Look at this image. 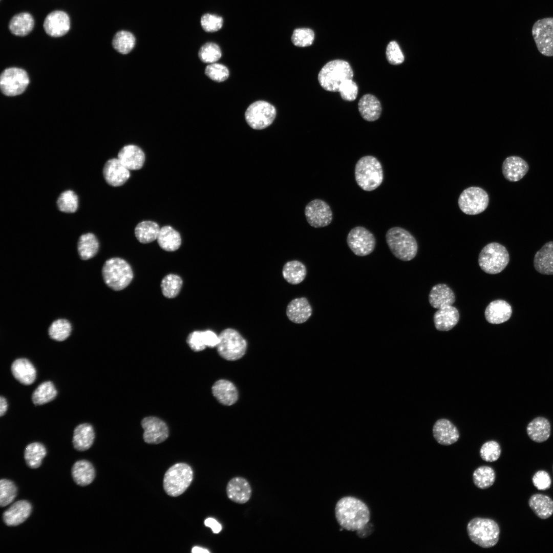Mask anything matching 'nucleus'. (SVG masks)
<instances>
[{
	"label": "nucleus",
	"instance_id": "9d476101",
	"mask_svg": "<svg viewBox=\"0 0 553 553\" xmlns=\"http://www.w3.org/2000/svg\"><path fill=\"white\" fill-rule=\"evenodd\" d=\"M458 205L464 214L475 215L481 213L488 206L489 197L483 189L471 186L465 189L458 198Z\"/></svg>",
	"mask_w": 553,
	"mask_h": 553
},
{
	"label": "nucleus",
	"instance_id": "c85d7f7f",
	"mask_svg": "<svg viewBox=\"0 0 553 553\" xmlns=\"http://www.w3.org/2000/svg\"><path fill=\"white\" fill-rule=\"evenodd\" d=\"M11 369L14 378L23 385H31L36 378L35 368L26 358L15 360L12 364Z\"/></svg>",
	"mask_w": 553,
	"mask_h": 553
},
{
	"label": "nucleus",
	"instance_id": "aec40b11",
	"mask_svg": "<svg viewBox=\"0 0 553 553\" xmlns=\"http://www.w3.org/2000/svg\"><path fill=\"white\" fill-rule=\"evenodd\" d=\"M252 490L250 484L244 478L236 477L230 479L226 486V494L232 501L244 504L250 498Z\"/></svg>",
	"mask_w": 553,
	"mask_h": 553
},
{
	"label": "nucleus",
	"instance_id": "4468645a",
	"mask_svg": "<svg viewBox=\"0 0 553 553\" xmlns=\"http://www.w3.org/2000/svg\"><path fill=\"white\" fill-rule=\"evenodd\" d=\"M347 242L351 251L360 257L371 253L376 245L374 235L363 226H356L351 229L347 236Z\"/></svg>",
	"mask_w": 553,
	"mask_h": 553
},
{
	"label": "nucleus",
	"instance_id": "79ce46f5",
	"mask_svg": "<svg viewBox=\"0 0 553 553\" xmlns=\"http://www.w3.org/2000/svg\"><path fill=\"white\" fill-rule=\"evenodd\" d=\"M57 395V391L53 384L47 381L40 384L34 391L32 400L35 405H42L53 400Z\"/></svg>",
	"mask_w": 553,
	"mask_h": 553
},
{
	"label": "nucleus",
	"instance_id": "f03ea898",
	"mask_svg": "<svg viewBox=\"0 0 553 553\" xmlns=\"http://www.w3.org/2000/svg\"><path fill=\"white\" fill-rule=\"evenodd\" d=\"M355 178L358 185L364 190L370 192L375 189L384 179L380 162L373 156L361 157L355 165Z\"/></svg>",
	"mask_w": 553,
	"mask_h": 553
},
{
	"label": "nucleus",
	"instance_id": "8fccbe9b",
	"mask_svg": "<svg viewBox=\"0 0 553 553\" xmlns=\"http://www.w3.org/2000/svg\"><path fill=\"white\" fill-rule=\"evenodd\" d=\"M198 55L202 61L212 63L219 60L222 56V52L217 44L210 42L205 44L201 47Z\"/></svg>",
	"mask_w": 553,
	"mask_h": 553
},
{
	"label": "nucleus",
	"instance_id": "6e6552de",
	"mask_svg": "<svg viewBox=\"0 0 553 553\" xmlns=\"http://www.w3.org/2000/svg\"><path fill=\"white\" fill-rule=\"evenodd\" d=\"M193 478L192 468L184 463H178L165 473L163 486L165 492L173 497L183 494L190 484Z\"/></svg>",
	"mask_w": 553,
	"mask_h": 553
},
{
	"label": "nucleus",
	"instance_id": "20e7f679",
	"mask_svg": "<svg viewBox=\"0 0 553 553\" xmlns=\"http://www.w3.org/2000/svg\"><path fill=\"white\" fill-rule=\"evenodd\" d=\"M466 530L470 539L481 547H492L499 541L500 528L492 519L473 518L468 523Z\"/></svg>",
	"mask_w": 553,
	"mask_h": 553
},
{
	"label": "nucleus",
	"instance_id": "9b49d317",
	"mask_svg": "<svg viewBox=\"0 0 553 553\" xmlns=\"http://www.w3.org/2000/svg\"><path fill=\"white\" fill-rule=\"evenodd\" d=\"M276 110L268 102L259 100L251 104L247 109L245 117L248 125L255 130H262L269 126L273 121Z\"/></svg>",
	"mask_w": 553,
	"mask_h": 553
},
{
	"label": "nucleus",
	"instance_id": "39448f33",
	"mask_svg": "<svg viewBox=\"0 0 553 553\" xmlns=\"http://www.w3.org/2000/svg\"><path fill=\"white\" fill-rule=\"evenodd\" d=\"M353 70L349 63L345 60L335 59L327 62L321 69L318 75L321 86L330 92H338L341 83L347 79H352Z\"/></svg>",
	"mask_w": 553,
	"mask_h": 553
},
{
	"label": "nucleus",
	"instance_id": "c03bdc74",
	"mask_svg": "<svg viewBox=\"0 0 553 553\" xmlns=\"http://www.w3.org/2000/svg\"><path fill=\"white\" fill-rule=\"evenodd\" d=\"M135 40V37L132 33L121 30L117 32L114 35L112 40V45L117 52L126 54L130 52L134 48Z\"/></svg>",
	"mask_w": 553,
	"mask_h": 553
},
{
	"label": "nucleus",
	"instance_id": "c9c22d12",
	"mask_svg": "<svg viewBox=\"0 0 553 553\" xmlns=\"http://www.w3.org/2000/svg\"><path fill=\"white\" fill-rule=\"evenodd\" d=\"M157 240L159 246L167 251H175L181 244L179 232L169 225L160 228Z\"/></svg>",
	"mask_w": 553,
	"mask_h": 553
},
{
	"label": "nucleus",
	"instance_id": "2f4dec72",
	"mask_svg": "<svg viewBox=\"0 0 553 553\" xmlns=\"http://www.w3.org/2000/svg\"><path fill=\"white\" fill-rule=\"evenodd\" d=\"M95 433L92 426L87 423L80 424L74 430L73 444L77 451L88 450L93 444Z\"/></svg>",
	"mask_w": 553,
	"mask_h": 553
},
{
	"label": "nucleus",
	"instance_id": "bf43d9fd",
	"mask_svg": "<svg viewBox=\"0 0 553 553\" xmlns=\"http://www.w3.org/2000/svg\"><path fill=\"white\" fill-rule=\"evenodd\" d=\"M532 482L534 485L539 490L548 489L551 484V480L549 474L543 470L538 471L533 477Z\"/></svg>",
	"mask_w": 553,
	"mask_h": 553
},
{
	"label": "nucleus",
	"instance_id": "6ab92c4d",
	"mask_svg": "<svg viewBox=\"0 0 553 553\" xmlns=\"http://www.w3.org/2000/svg\"><path fill=\"white\" fill-rule=\"evenodd\" d=\"M32 512V505L27 500H19L5 511L3 514V520L8 526H16L24 523Z\"/></svg>",
	"mask_w": 553,
	"mask_h": 553
},
{
	"label": "nucleus",
	"instance_id": "72a5a7b5",
	"mask_svg": "<svg viewBox=\"0 0 553 553\" xmlns=\"http://www.w3.org/2000/svg\"><path fill=\"white\" fill-rule=\"evenodd\" d=\"M551 426L548 420L543 417H537L532 420L526 427L528 437L538 443L547 440L550 435Z\"/></svg>",
	"mask_w": 553,
	"mask_h": 553
},
{
	"label": "nucleus",
	"instance_id": "a19ab883",
	"mask_svg": "<svg viewBox=\"0 0 553 553\" xmlns=\"http://www.w3.org/2000/svg\"><path fill=\"white\" fill-rule=\"evenodd\" d=\"M47 455L45 446L39 442L29 444L25 448L24 458L27 465L31 469L39 467Z\"/></svg>",
	"mask_w": 553,
	"mask_h": 553
},
{
	"label": "nucleus",
	"instance_id": "dca6fc26",
	"mask_svg": "<svg viewBox=\"0 0 553 553\" xmlns=\"http://www.w3.org/2000/svg\"><path fill=\"white\" fill-rule=\"evenodd\" d=\"M141 426L144 430V440L147 443L158 444L168 437V429L166 424L157 417L144 418L141 421Z\"/></svg>",
	"mask_w": 553,
	"mask_h": 553
},
{
	"label": "nucleus",
	"instance_id": "412c9836",
	"mask_svg": "<svg viewBox=\"0 0 553 553\" xmlns=\"http://www.w3.org/2000/svg\"><path fill=\"white\" fill-rule=\"evenodd\" d=\"M433 434L436 441L443 445H451L458 440V429L450 420L440 419L436 421L433 428Z\"/></svg>",
	"mask_w": 553,
	"mask_h": 553
},
{
	"label": "nucleus",
	"instance_id": "052dcab7",
	"mask_svg": "<svg viewBox=\"0 0 553 553\" xmlns=\"http://www.w3.org/2000/svg\"><path fill=\"white\" fill-rule=\"evenodd\" d=\"M207 347L214 348L217 347L219 343V335L211 330L204 331Z\"/></svg>",
	"mask_w": 553,
	"mask_h": 553
},
{
	"label": "nucleus",
	"instance_id": "6e6d98bb",
	"mask_svg": "<svg viewBox=\"0 0 553 553\" xmlns=\"http://www.w3.org/2000/svg\"><path fill=\"white\" fill-rule=\"evenodd\" d=\"M338 92L344 100L352 101L356 98L358 87L352 79H347L341 83Z\"/></svg>",
	"mask_w": 553,
	"mask_h": 553
},
{
	"label": "nucleus",
	"instance_id": "1a4fd4ad",
	"mask_svg": "<svg viewBox=\"0 0 553 553\" xmlns=\"http://www.w3.org/2000/svg\"><path fill=\"white\" fill-rule=\"evenodd\" d=\"M219 343L217 346L220 355L228 360L241 358L245 353L247 342L236 330L226 328L219 335Z\"/></svg>",
	"mask_w": 553,
	"mask_h": 553
},
{
	"label": "nucleus",
	"instance_id": "864d4df0",
	"mask_svg": "<svg viewBox=\"0 0 553 553\" xmlns=\"http://www.w3.org/2000/svg\"><path fill=\"white\" fill-rule=\"evenodd\" d=\"M205 74L217 82H222L227 79L229 72L227 68L221 63H212L208 65L205 70Z\"/></svg>",
	"mask_w": 553,
	"mask_h": 553
},
{
	"label": "nucleus",
	"instance_id": "7ed1b4c3",
	"mask_svg": "<svg viewBox=\"0 0 553 553\" xmlns=\"http://www.w3.org/2000/svg\"><path fill=\"white\" fill-rule=\"evenodd\" d=\"M386 240L393 255L403 261L412 260L416 255L418 245L415 238L408 230L393 227L387 231Z\"/></svg>",
	"mask_w": 553,
	"mask_h": 553
},
{
	"label": "nucleus",
	"instance_id": "bb28decb",
	"mask_svg": "<svg viewBox=\"0 0 553 553\" xmlns=\"http://www.w3.org/2000/svg\"><path fill=\"white\" fill-rule=\"evenodd\" d=\"M429 301L432 307L438 309L452 305L455 301V296L448 285L438 284L432 288L429 295Z\"/></svg>",
	"mask_w": 553,
	"mask_h": 553
},
{
	"label": "nucleus",
	"instance_id": "e2e57ef3",
	"mask_svg": "<svg viewBox=\"0 0 553 553\" xmlns=\"http://www.w3.org/2000/svg\"><path fill=\"white\" fill-rule=\"evenodd\" d=\"M7 402L5 398L0 397V416H3L7 410Z\"/></svg>",
	"mask_w": 553,
	"mask_h": 553
},
{
	"label": "nucleus",
	"instance_id": "cd10ccee",
	"mask_svg": "<svg viewBox=\"0 0 553 553\" xmlns=\"http://www.w3.org/2000/svg\"><path fill=\"white\" fill-rule=\"evenodd\" d=\"M534 265L539 273L553 274V241L545 243L535 254Z\"/></svg>",
	"mask_w": 553,
	"mask_h": 553
},
{
	"label": "nucleus",
	"instance_id": "3c124183",
	"mask_svg": "<svg viewBox=\"0 0 553 553\" xmlns=\"http://www.w3.org/2000/svg\"><path fill=\"white\" fill-rule=\"evenodd\" d=\"M314 39V33L309 28H302L295 29L291 36L294 45L305 47L311 45Z\"/></svg>",
	"mask_w": 553,
	"mask_h": 553
},
{
	"label": "nucleus",
	"instance_id": "a878e982",
	"mask_svg": "<svg viewBox=\"0 0 553 553\" xmlns=\"http://www.w3.org/2000/svg\"><path fill=\"white\" fill-rule=\"evenodd\" d=\"M459 317L458 309L452 305L438 309L433 316L435 328L441 331L450 330L457 325Z\"/></svg>",
	"mask_w": 553,
	"mask_h": 553
},
{
	"label": "nucleus",
	"instance_id": "de8ad7c7",
	"mask_svg": "<svg viewBox=\"0 0 553 553\" xmlns=\"http://www.w3.org/2000/svg\"><path fill=\"white\" fill-rule=\"evenodd\" d=\"M57 204L61 211L67 213L74 212L78 208V197L71 190L64 191L59 196Z\"/></svg>",
	"mask_w": 553,
	"mask_h": 553
},
{
	"label": "nucleus",
	"instance_id": "393cba45",
	"mask_svg": "<svg viewBox=\"0 0 553 553\" xmlns=\"http://www.w3.org/2000/svg\"><path fill=\"white\" fill-rule=\"evenodd\" d=\"M118 158L129 170H138L145 161V154L138 146L129 144L123 146L118 154Z\"/></svg>",
	"mask_w": 553,
	"mask_h": 553
},
{
	"label": "nucleus",
	"instance_id": "5701e85b",
	"mask_svg": "<svg viewBox=\"0 0 553 553\" xmlns=\"http://www.w3.org/2000/svg\"><path fill=\"white\" fill-rule=\"evenodd\" d=\"M312 313L311 306L308 300L304 297L292 300L286 308L287 317L290 321L296 324L306 322Z\"/></svg>",
	"mask_w": 553,
	"mask_h": 553
},
{
	"label": "nucleus",
	"instance_id": "423d86ee",
	"mask_svg": "<svg viewBox=\"0 0 553 553\" xmlns=\"http://www.w3.org/2000/svg\"><path fill=\"white\" fill-rule=\"evenodd\" d=\"M102 273L105 284L116 291L126 288L133 278V272L130 264L119 258H112L107 260L103 264Z\"/></svg>",
	"mask_w": 553,
	"mask_h": 553
},
{
	"label": "nucleus",
	"instance_id": "ddd939ff",
	"mask_svg": "<svg viewBox=\"0 0 553 553\" xmlns=\"http://www.w3.org/2000/svg\"><path fill=\"white\" fill-rule=\"evenodd\" d=\"M531 33L539 52L546 56H553V17L537 20Z\"/></svg>",
	"mask_w": 553,
	"mask_h": 553
},
{
	"label": "nucleus",
	"instance_id": "49530a36",
	"mask_svg": "<svg viewBox=\"0 0 553 553\" xmlns=\"http://www.w3.org/2000/svg\"><path fill=\"white\" fill-rule=\"evenodd\" d=\"M71 325L66 319H58L54 321L49 328L50 337L56 341H63L70 334Z\"/></svg>",
	"mask_w": 553,
	"mask_h": 553
},
{
	"label": "nucleus",
	"instance_id": "f8f14e48",
	"mask_svg": "<svg viewBox=\"0 0 553 553\" xmlns=\"http://www.w3.org/2000/svg\"><path fill=\"white\" fill-rule=\"evenodd\" d=\"M29 83L27 73L23 69L11 67L4 70L0 76V88L3 94L14 96L23 93Z\"/></svg>",
	"mask_w": 553,
	"mask_h": 553
},
{
	"label": "nucleus",
	"instance_id": "4d7b16f0",
	"mask_svg": "<svg viewBox=\"0 0 553 553\" xmlns=\"http://www.w3.org/2000/svg\"><path fill=\"white\" fill-rule=\"evenodd\" d=\"M386 55L387 60L391 65H399L404 61V56L399 45L395 41H392L388 45Z\"/></svg>",
	"mask_w": 553,
	"mask_h": 553
},
{
	"label": "nucleus",
	"instance_id": "4be33fe9",
	"mask_svg": "<svg viewBox=\"0 0 553 553\" xmlns=\"http://www.w3.org/2000/svg\"><path fill=\"white\" fill-rule=\"evenodd\" d=\"M529 169L527 162L519 156H512L507 157L502 165L504 177L510 182L520 180L526 174Z\"/></svg>",
	"mask_w": 553,
	"mask_h": 553
},
{
	"label": "nucleus",
	"instance_id": "58836bf2",
	"mask_svg": "<svg viewBox=\"0 0 553 553\" xmlns=\"http://www.w3.org/2000/svg\"><path fill=\"white\" fill-rule=\"evenodd\" d=\"M160 229L157 223L151 221H144L136 225L135 235L139 242L146 244L157 240Z\"/></svg>",
	"mask_w": 553,
	"mask_h": 553
},
{
	"label": "nucleus",
	"instance_id": "f3484780",
	"mask_svg": "<svg viewBox=\"0 0 553 553\" xmlns=\"http://www.w3.org/2000/svg\"><path fill=\"white\" fill-rule=\"evenodd\" d=\"M70 18L69 15L61 10H55L46 17L43 27L45 32L54 37H61L66 34L70 29Z\"/></svg>",
	"mask_w": 553,
	"mask_h": 553
},
{
	"label": "nucleus",
	"instance_id": "473e14b6",
	"mask_svg": "<svg viewBox=\"0 0 553 553\" xmlns=\"http://www.w3.org/2000/svg\"><path fill=\"white\" fill-rule=\"evenodd\" d=\"M358 108L361 117L368 121H373L380 116L381 107L379 101L373 95L366 94L359 99Z\"/></svg>",
	"mask_w": 553,
	"mask_h": 553
},
{
	"label": "nucleus",
	"instance_id": "a211bd4d",
	"mask_svg": "<svg viewBox=\"0 0 553 553\" xmlns=\"http://www.w3.org/2000/svg\"><path fill=\"white\" fill-rule=\"evenodd\" d=\"M103 175L108 184L118 187L128 180L130 173L117 158L109 159L105 162L103 168Z\"/></svg>",
	"mask_w": 553,
	"mask_h": 553
},
{
	"label": "nucleus",
	"instance_id": "a18cd8bd",
	"mask_svg": "<svg viewBox=\"0 0 553 553\" xmlns=\"http://www.w3.org/2000/svg\"><path fill=\"white\" fill-rule=\"evenodd\" d=\"M182 280L178 275L169 274L162 280L161 288L163 295L169 299L175 297L182 286Z\"/></svg>",
	"mask_w": 553,
	"mask_h": 553
},
{
	"label": "nucleus",
	"instance_id": "37998d69",
	"mask_svg": "<svg viewBox=\"0 0 553 553\" xmlns=\"http://www.w3.org/2000/svg\"><path fill=\"white\" fill-rule=\"evenodd\" d=\"M496 474L493 468L488 466H481L473 473L474 484L480 489H486L494 483Z\"/></svg>",
	"mask_w": 553,
	"mask_h": 553
},
{
	"label": "nucleus",
	"instance_id": "f257e3e1",
	"mask_svg": "<svg viewBox=\"0 0 553 553\" xmlns=\"http://www.w3.org/2000/svg\"><path fill=\"white\" fill-rule=\"evenodd\" d=\"M335 513L338 524L348 530H360L370 519L367 506L360 500L345 497L337 502Z\"/></svg>",
	"mask_w": 553,
	"mask_h": 553
},
{
	"label": "nucleus",
	"instance_id": "4c0bfd02",
	"mask_svg": "<svg viewBox=\"0 0 553 553\" xmlns=\"http://www.w3.org/2000/svg\"><path fill=\"white\" fill-rule=\"evenodd\" d=\"M282 274L288 283L296 285L304 280L307 274V269L302 262L296 260L291 261L284 265Z\"/></svg>",
	"mask_w": 553,
	"mask_h": 553
},
{
	"label": "nucleus",
	"instance_id": "680f3d73",
	"mask_svg": "<svg viewBox=\"0 0 553 553\" xmlns=\"http://www.w3.org/2000/svg\"><path fill=\"white\" fill-rule=\"evenodd\" d=\"M206 526L211 528L214 533L218 534L222 529L221 525L215 519L208 518L204 521Z\"/></svg>",
	"mask_w": 553,
	"mask_h": 553
},
{
	"label": "nucleus",
	"instance_id": "603ef678",
	"mask_svg": "<svg viewBox=\"0 0 553 553\" xmlns=\"http://www.w3.org/2000/svg\"><path fill=\"white\" fill-rule=\"evenodd\" d=\"M501 450L499 444L496 441H488L481 446L480 455L482 460L486 462H494L500 456Z\"/></svg>",
	"mask_w": 553,
	"mask_h": 553
},
{
	"label": "nucleus",
	"instance_id": "e433bc0d",
	"mask_svg": "<svg viewBox=\"0 0 553 553\" xmlns=\"http://www.w3.org/2000/svg\"><path fill=\"white\" fill-rule=\"evenodd\" d=\"M530 508L539 518L546 519L553 514V500L548 496L536 494L528 501Z\"/></svg>",
	"mask_w": 553,
	"mask_h": 553
},
{
	"label": "nucleus",
	"instance_id": "b1692460",
	"mask_svg": "<svg viewBox=\"0 0 553 553\" xmlns=\"http://www.w3.org/2000/svg\"><path fill=\"white\" fill-rule=\"evenodd\" d=\"M512 314L511 306L502 300L491 302L484 312L486 320L492 324H499L506 322L509 319Z\"/></svg>",
	"mask_w": 553,
	"mask_h": 553
},
{
	"label": "nucleus",
	"instance_id": "13d9d810",
	"mask_svg": "<svg viewBox=\"0 0 553 553\" xmlns=\"http://www.w3.org/2000/svg\"><path fill=\"white\" fill-rule=\"evenodd\" d=\"M186 341L189 347L196 352L202 351L207 347L204 331H195L190 333Z\"/></svg>",
	"mask_w": 553,
	"mask_h": 553
},
{
	"label": "nucleus",
	"instance_id": "c756f323",
	"mask_svg": "<svg viewBox=\"0 0 553 553\" xmlns=\"http://www.w3.org/2000/svg\"><path fill=\"white\" fill-rule=\"evenodd\" d=\"M214 396L221 403L230 406L238 399V391L235 385L229 381L221 379L216 381L212 387Z\"/></svg>",
	"mask_w": 553,
	"mask_h": 553
},
{
	"label": "nucleus",
	"instance_id": "7c9ffc66",
	"mask_svg": "<svg viewBox=\"0 0 553 553\" xmlns=\"http://www.w3.org/2000/svg\"><path fill=\"white\" fill-rule=\"evenodd\" d=\"M71 473L74 482L81 486L91 484L96 475L93 464L86 460L76 461L72 466Z\"/></svg>",
	"mask_w": 553,
	"mask_h": 553
},
{
	"label": "nucleus",
	"instance_id": "5fc2aeb1",
	"mask_svg": "<svg viewBox=\"0 0 553 553\" xmlns=\"http://www.w3.org/2000/svg\"><path fill=\"white\" fill-rule=\"evenodd\" d=\"M222 17L210 13L204 14L201 18V25L204 31L214 32L219 30L223 26Z\"/></svg>",
	"mask_w": 553,
	"mask_h": 553
},
{
	"label": "nucleus",
	"instance_id": "0eeeda50",
	"mask_svg": "<svg viewBox=\"0 0 553 553\" xmlns=\"http://www.w3.org/2000/svg\"><path fill=\"white\" fill-rule=\"evenodd\" d=\"M509 257L506 248L497 242L485 245L480 251L478 263L483 271L488 274L501 272L507 266Z\"/></svg>",
	"mask_w": 553,
	"mask_h": 553
},
{
	"label": "nucleus",
	"instance_id": "09e8293b",
	"mask_svg": "<svg viewBox=\"0 0 553 553\" xmlns=\"http://www.w3.org/2000/svg\"><path fill=\"white\" fill-rule=\"evenodd\" d=\"M17 489L11 480L2 479L0 481V505L5 507L11 503L17 495Z\"/></svg>",
	"mask_w": 553,
	"mask_h": 553
},
{
	"label": "nucleus",
	"instance_id": "ea45409f",
	"mask_svg": "<svg viewBox=\"0 0 553 553\" xmlns=\"http://www.w3.org/2000/svg\"><path fill=\"white\" fill-rule=\"evenodd\" d=\"M98 248V241L94 234L87 233L79 237L77 249L82 260H87L94 257L97 253Z\"/></svg>",
	"mask_w": 553,
	"mask_h": 553
},
{
	"label": "nucleus",
	"instance_id": "0e129e2a",
	"mask_svg": "<svg viewBox=\"0 0 553 553\" xmlns=\"http://www.w3.org/2000/svg\"><path fill=\"white\" fill-rule=\"evenodd\" d=\"M192 552L193 553H208L209 551L205 548H203L198 546H195L192 549Z\"/></svg>",
	"mask_w": 553,
	"mask_h": 553
},
{
	"label": "nucleus",
	"instance_id": "2eb2a0df",
	"mask_svg": "<svg viewBox=\"0 0 553 553\" xmlns=\"http://www.w3.org/2000/svg\"><path fill=\"white\" fill-rule=\"evenodd\" d=\"M305 215L308 223L315 228L329 225L333 219L330 206L325 201L318 199L311 201L306 205Z\"/></svg>",
	"mask_w": 553,
	"mask_h": 553
},
{
	"label": "nucleus",
	"instance_id": "f704fd0d",
	"mask_svg": "<svg viewBox=\"0 0 553 553\" xmlns=\"http://www.w3.org/2000/svg\"><path fill=\"white\" fill-rule=\"evenodd\" d=\"M34 20L28 12H21L14 15L9 23V29L11 33L18 36L28 35L33 30Z\"/></svg>",
	"mask_w": 553,
	"mask_h": 553
}]
</instances>
